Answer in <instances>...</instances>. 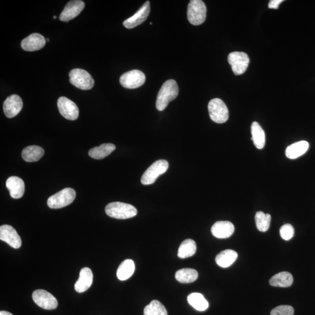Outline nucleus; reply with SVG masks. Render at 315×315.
<instances>
[{
  "label": "nucleus",
  "instance_id": "33",
  "mask_svg": "<svg viewBox=\"0 0 315 315\" xmlns=\"http://www.w3.org/2000/svg\"><path fill=\"white\" fill-rule=\"evenodd\" d=\"M294 309L291 306L280 305L273 309L271 315H293Z\"/></svg>",
  "mask_w": 315,
  "mask_h": 315
},
{
  "label": "nucleus",
  "instance_id": "35",
  "mask_svg": "<svg viewBox=\"0 0 315 315\" xmlns=\"http://www.w3.org/2000/svg\"><path fill=\"white\" fill-rule=\"evenodd\" d=\"M0 315H13V314L7 311H4L3 310V311L0 312Z\"/></svg>",
  "mask_w": 315,
  "mask_h": 315
},
{
  "label": "nucleus",
  "instance_id": "7",
  "mask_svg": "<svg viewBox=\"0 0 315 315\" xmlns=\"http://www.w3.org/2000/svg\"><path fill=\"white\" fill-rule=\"evenodd\" d=\"M69 77L70 83L79 89L89 90L93 88L94 79L84 70L73 69L70 72Z\"/></svg>",
  "mask_w": 315,
  "mask_h": 315
},
{
  "label": "nucleus",
  "instance_id": "27",
  "mask_svg": "<svg viewBox=\"0 0 315 315\" xmlns=\"http://www.w3.org/2000/svg\"><path fill=\"white\" fill-rule=\"evenodd\" d=\"M197 246L195 241L191 239L184 240L178 250L177 256L181 259H186L192 257L196 254Z\"/></svg>",
  "mask_w": 315,
  "mask_h": 315
},
{
  "label": "nucleus",
  "instance_id": "34",
  "mask_svg": "<svg viewBox=\"0 0 315 315\" xmlns=\"http://www.w3.org/2000/svg\"><path fill=\"white\" fill-rule=\"evenodd\" d=\"M283 2H284V0H271L268 4V7L270 9L277 10Z\"/></svg>",
  "mask_w": 315,
  "mask_h": 315
},
{
  "label": "nucleus",
  "instance_id": "6",
  "mask_svg": "<svg viewBox=\"0 0 315 315\" xmlns=\"http://www.w3.org/2000/svg\"><path fill=\"white\" fill-rule=\"evenodd\" d=\"M169 164L164 160H158L153 163L143 174L142 184L144 185H150L154 183L160 175L167 171Z\"/></svg>",
  "mask_w": 315,
  "mask_h": 315
},
{
  "label": "nucleus",
  "instance_id": "17",
  "mask_svg": "<svg viewBox=\"0 0 315 315\" xmlns=\"http://www.w3.org/2000/svg\"><path fill=\"white\" fill-rule=\"evenodd\" d=\"M47 42L44 37L39 34H33L25 38L21 42V47L24 51L34 52L42 49Z\"/></svg>",
  "mask_w": 315,
  "mask_h": 315
},
{
  "label": "nucleus",
  "instance_id": "16",
  "mask_svg": "<svg viewBox=\"0 0 315 315\" xmlns=\"http://www.w3.org/2000/svg\"><path fill=\"white\" fill-rule=\"evenodd\" d=\"M211 231L215 238L226 239L234 234L235 227L233 223L230 221H218L211 227Z\"/></svg>",
  "mask_w": 315,
  "mask_h": 315
},
{
  "label": "nucleus",
  "instance_id": "29",
  "mask_svg": "<svg viewBox=\"0 0 315 315\" xmlns=\"http://www.w3.org/2000/svg\"><path fill=\"white\" fill-rule=\"evenodd\" d=\"M198 272L192 268H182L176 272V280L181 283H192L198 278Z\"/></svg>",
  "mask_w": 315,
  "mask_h": 315
},
{
  "label": "nucleus",
  "instance_id": "18",
  "mask_svg": "<svg viewBox=\"0 0 315 315\" xmlns=\"http://www.w3.org/2000/svg\"><path fill=\"white\" fill-rule=\"evenodd\" d=\"M93 282V273L88 267H84L81 269L80 276L77 281L74 288L79 293L84 292L88 290Z\"/></svg>",
  "mask_w": 315,
  "mask_h": 315
},
{
  "label": "nucleus",
  "instance_id": "14",
  "mask_svg": "<svg viewBox=\"0 0 315 315\" xmlns=\"http://www.w3.org/2000/svg\"><path fill=\"white\" fill-rule=\"evenodd\" d=\"M22 107V99L17 95H12L4 102V112L7 118H12L20 112Z\"/></svg>",
  "mask_w": 315,
  "mask_h": 315
},
{
  "label": "nucleus",
  "instance_id": "24",
  "mask_svg": "<svg viewBox=\"0 0 315 315\" xmlns=\"http://www.w3.org/2000/svg\"><path fill=\"white\" fill-rule=\"evenodd\" d=\"M135 271V264L133 260L127 259L120 264L117 271L118 279L125 281L130 279Z\"/></svg>",
  "mask_w": 315,
  "mask_h": 315
},
{
  "label": "nucleus",
  "instance_id": "13",
  "mask_svg": "<svg viewBox=\"0 0 315 315\" xmlns=\"http://www.w3.org/2000/svg\"><path fill=\"white\" fill-rule=\"evenodd\" d=\"M85 4L80 0L70 1L65 6L64 9L62 11L60 15V19L61 21L69 22L77 17L84 10Z\"/></svg>",
  "mask_w": 315,
  "mask_h": 315
},
{
  "label": "nucleus",
  "instance_id": "5",
  "mask_svg": "<svg viewBox=\"0 0 315 315\" xmlns=\"http://www.w3.org/2000/svg\"><path fill=\"white\" fill-rule=\"evenodd\" d=\"M208 109L210 117L215 123H224L229 120V109L221 99L214 98L211 100L209 103Z\"/></svg>",
  "mask_w": 315,
  "mask_h": 315
},
{
  "label": "nucleus",
  "instance_id": "23",
  "mask_svg": "<svg viewBox=\"0 0 315 315\" xmlns=\"http://www.w3.org/2000/svg\"><path fill=\"white\" fill-rule=\"evenodd\" d=\"M293 280L291 273L283 272L273 276L269 283L273 287L286 288L290 287L292 284Z\"/></svg>",
  "mask_w": 315,
  "mask_h": 315
},
{
  "label": "nucleus",
  "instance_id": "32",
  "mask_svg": "<svg viewBox=\"0 0 315 315\" xmlns=\"http://www.w3.org/2000/svg\"><path fill=\"white\" fill-rule=\"evenodd\" d=\"M294 227L289 223H286L281 227L280 234L281 237L285 240H291L294 236Z\"/></svg>",
  "mask_w": 315,
  "mask_h": 315
},
{
  "label": "nucleus",
  "instance_id": "21",
  "mask_svg": "<svg viewBox=\"0 0 315 315\" xmlns=\"http://www.w3.org/2000/svg\"><path fill=\"white\" fill-rule=\"evenodd\" d=\"M251 133V140L254 142L255 146L259 150L263 149L265 146V143H266V136H265L263 128L258 122L252 123Z\"/></svg>",
  "mask_w": 315,
  "mask_h": 315
},
{
  "label": "nucleus",
  "instance_id": "30",
  "mask_svg": "<svg viewBox=\"0 0 315 315\" xmlns=\"http://www.w3.org/2000/svg\"><path fill=\"white\" fill-rule=\"evenodd\" d=\"M271 215L265 214L262 211H258L255 215V222L257 229L262 233H265L269 229L271 222Z\"/></svg>",
  "mask_w": 315,
  "mask_h": 315
},
{
  "label": "nucleus",
  "instance_id": "19",
  "mask_svg": "<svg viewBox=\"0 0 315 315\" xmlns=\"http://www.w3.org/2000/svg\"><path fill=\"white\" fill-rule=\"evenodd\" d=\"M6 186L12 198H21L25 192V184L22 179L17 176H11L6 182Z\"/></svg>",
  "mask_w": 315,
  "mask_h": 315
},
{
  "label": "nucleus",
  "instance_id": "36",
  "mask_svg": "<svg viewBox=\"0 0 315 315\" xmlns=\"http://www.w3.org/2000/svg\"><path fill=\"white\" fill-rule=\"evenodd\" d=\"M56 18H57V17H56V16H54V18L56 19Z\"/></svg>",
  "mask_w": 315,
  "mask_h": 315
},
{
  "label": "nucleus",
  "instance_id": "37",
  "mask_svg": "<svg viewBox=\"0 0 315 315\" xmlns=\"http://www.w3.org/2000/svg\"><path fill=\"white\" fill-rule=\"evenodd\" d=\"M47 41H49V39H47Z\"/></svg>",
  "mask_w": 315,
  "mask_h": 315
},
{
  "label": "nucleus",
  "instance_id": "10",
  "mask_svg": "<svg viewBox=\"0 0 315 315\" xmlns=\"http://www.w3.org/2000/svg\"><path fill=\"white\" fill-rule=\"evenodd\" d=\"M32 299L37 305L44 309H55L58 306L56 298L44 289L35 290L32 294Z\"/></svg>",
  "mask_w": 315,
  "mask_h": 315
},
{
  "label": "nucleus",
  "instance_id": "3",
  "mask_svg": "<svg viewBox=\"0 0 315 315\" xmlns=\"http://www.w3.org/2000/svg\"><path fill=\"white\" fill-rule=\"evenodd\" d=\"M188 19L189 22L197 26L204 23L207 16V8L201 0H192L188 7Z\"/></svg>",
  "mask_w": 315,
  "mask_h": 315
},
{
  "label": "nucleus",
  "instance_id": "20",
  "mask_svg": "<svg viewBox=\"0 0 315 315\" xmlns=\"http://www.w3.org/2000/svg\"><path fill=\"white\" fill-rule=\"evenodd\" d=\"M309 144L306 141H301L290 145L285 150V155L288 159L294 160L305 154L308 150Z\"/></svg>",
  "mask_w": 315,
  "mask_h": 315
},
{
  "label": "nucleus",
  "instance_id": "22",
  "mask_svg": "<svg viewBox=\"0 0 315 315\" xmlns=\"http://www.w3.org/2000/svg\"><path fill=\"white\" fill-rule=\"evenodd\" d=\"M237 258V253L233 250H227L219 253L215 258V262L219 266L227 268L231 266Z\"/></svg>",
  "mask_w": 315,
  "mask_h": 315
},
{
  "label": "nucleus",
  "instance_id": "15",
  "mask_svg": "<svg viewBox=\"0 0 315 315\" xmlns=\"http://www.w3.org/2000/svg\"><path fill=\"white\" fill-rule=\"evenodd\" d=\"M150 12V3L146 2L134 15L124 20L123 26L127 29H132L140 26L147 19Z\"/></svg>",
  "mask_w": 315,
  "mask_h": 315
},
{
  "label": "nucleus",
  "instance_id": "31",
  "mask_svg": "<svg viewBox=\"0 0 315 315\" xmlns=\"http://www.w3.org/2000/svg\"><path fill=\"white\" fill-rule=\"evenodd\" d=\"M144 315H168V312L159 301L153 300L145 307Z\"/></svg>",
  "mask_w": 315,
  "mask_h": 315
},
{
  "label": "nucleus",
  "instance_id": "25",
  "mask_svg": "<svg viewBox=\"0 0 315 315\" xmlns=\"http://www.w3.org/2000/svg\"><path fill=\"white\" fill-rule=\"evenodd\" d=\"M115 149L116 146L113 144H103L100 146L91 149L89 155L95 160H102L110 155Z\"/></svg>",
  "mask_w": 315,
  "mask_h": 315
},
{
  "label": "nucleus",
  "instance_id": "8",
  "mask_svg": "<svg viewBox=\"0 0 315 315\" xmlns=\"http://www.w3.org/2000/svg\"><path fill=\"white\" fill-rule=\"evenodd\" d=\"M228 61L235 75L239 76L246 71L250 58L245 53L235 52L230 54Z\"/></svg>",
  "mask_w": 315,
  "mask_h": 315
},
{
  "label": "nucleus",
  "instance_id": "9",
  "mask_svg": "<svg viewBox=\"0 0 315 315\" xmlns=\"http://www.w3.org/2000/svg\"><path fill=\"white\" fill-rule=\"evenodd\" d=\"M146 81L144 74L139 70H133L123 74L120 77V84L124 88L135 89L142 86Z\"/></svg>",
  "mask_w": 315,
  "mask_h": 315
},
{
  "label": "nucleus",
  "instance_id": "26",
  "mask_svg": "<svg viewBox=\"0 0 315 315\" xmlns=\"http://www.w3.org/2000/svg\"><path fill=\"white\" fill-rule=\"evenodd\" d=\"M44 154V151L42 148L37 146H31L24 149L22 156V159L28 163H33L39 161Z\"/></svg>",
  "mask_w": 315,
  "mask_h": 315
},
{
  "label": "nucleus",
  "instance_id": "4",
  "mask_svg": "<svg viewBox=\"0 0 315 315\" xmlns=\"http://www.w3.org/2000/svg\"><path fill=\"white\" fill-rule=\"evenodd\" d=\"M76 197L75 190L72 188H65L50 197L48 205L52 209L63 208L72 204Z\"/></svg>",
  "mask_w": 315,
  "mask_h": 315
},
{
  "label": "nucleus",
  "instance_id": "11",
  "mask_svg": "<svg viewBox=\"0 0 315 315\" xmlns=\"http://www.w3.org/2000/svg\"><path fill=\"white\" fill-rule=\"evenodd\" d=\"M58 109L64 118L70 120L78 119L79 110L76 103L65 97H60L57 101Z\"/></svg>",
  "mask_w": 315,
  "mask_h": 315
},
{
  "label": "nucleus",
  "instance_id": "1",
  "mask_svg": "<svg viewBox=\"0 0 315 315\" xmlns=\"http://www.w3.org/2000/svg\"><path fill=\"white\" fill-rule=\"evenodd\" d=\"M179 94V87L177 82L169 80L164 83L158 94L156 107L159 111H163L168 106L169 103L176 99Z\"/></svg>",
  "mask_w": 315,
  "mask_h": 315
},
{
  "label": "nucleus",
  "instance_id": "2",
  "mask_svg": "<svg viewBox=\"0 0 315 315\" xmlns=\"http://www.w3.org/2000/svg\"><path fill=\"white\" fill-rule=\"evenodd\" d=\"M105 212L111 218L126 219L135 217L138 210L133 206L127 203L113 202L106 206Z\"/></svg>",
  "mask_w": 315,
  "mask_h": 315
},
{
  "label": "nucleus",
  "instance_id": "28",
  "mask_svg": "<svg viewBox=\"0 0 315 315\" xmlns=\"http://www.w3.org/2000/svg\"><path fill=\"white\" fill-rule=\"evenodd\" d=\"M189 304L198 311H205L208 309L209 304L201 294L193 292L188 297Z\"/></svg>",
  "mask_w": 315,
  "mask_h": 315
},
{
  "label": "nucleus",
  "instance_id": "12",
  "mask_svg": "<svg viewBox=\"0 0 315 315\" xmlns=\"http://www.w3.org/2000/svg\"><path fill=\"white\" fill-rule=\"evenodd\" d=\"M0 239L14 249H19L22 245V240L17 232L9 225L0 227Z\"/></svg>",
  "mask_w": 315,
  "mask_h": 315
}]
</instances>
